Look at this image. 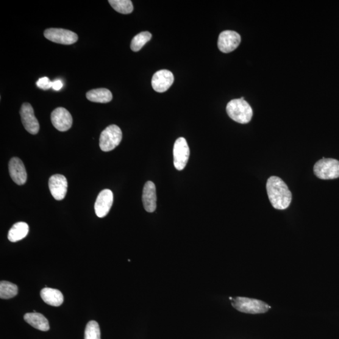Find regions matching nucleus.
I'll list each match as a JSON object with an SVG mask.
<instances>
[{
  "mask_svg": "<svg viewBox=\"0 0 339 339\" xmlns=\"http://www.w3.org/2000/svg\"><path fill=\"white\" fill-rule=\"evenodd\" d=\"M266 190L269 201L274 209L285 210L290 206L292 199L291 192L280 178L269 177L266 183Z\"/></svg>",
  "mask_w": 339,
  "mask_h": 339,
  "instance_id": "1",
  "label": "nucleus"
},
{
  "mask_svg": "<svg viewBox=\"0 0 339 339\" xmlns=\"http://www.w3.org/2000/svg\"><path fill=\"white\" fill-rule=\"evenodd\" d=\"M227 115L232 120L241 124L248 123L252 117V110L243 97L232 99L227 105Z\"/></svg>",
  "mask_w": 339,
  "mask_h": 339,
  "instance_id": "2",
  "label": "nucleus"
},
{
  "mask_svg": "<svg viewBox=\"0 0 339 339\" xmlns=\"http://www.w3.org/2000/svg\"><path fill=\"white\" fill-rule=\"evenodd\" d=\"M232 307L241 312L258 314L267 312L270 307L261 300L238 296L231 300Z\"/></svg>",
  "mask_w": 339,
  "mask_h": 339,
  "instance_id": "3",
  "label": "nucleus"
},
{
  "mask_svg": "<svg viewBox=\"0 0 339 339\" xmlns=\"http://www.w3.org/2000/svg\"><path fill=\"white\" fill-rule=\"evenodd\" d=\"M313 172L316 177L322 180L337 179L339 178V161L323 157L315 164Z\"/></svg>",
  "mask_w": 339,
  "mask_h": 339,
  "instance_id": "4",
  "label": "nucleus"
},
{
  "mask_svg": "<svg viewBox=\"0 0 339 339\" xmlns=\"http://www.w3.org/2000/svg\"><path fill=\"white\" fill-rule=\"evenodd\" d=\"M122 132L115 124L110 125L102 131L99 138V146L102 151L110 152L117 147L122 140Z\"/></svg>",
  "mask_w": 339,
  "mask_h": 339,
  "instance_id": "5",
  "label": "nucleus"
},
{
  "mask_svg": "<svg viewBox=\"0 0 339 339\" xmlns=\"http://www.w3.org/2000/svg\"><path fill=\"white\" fill-rule=\"evenodd\" d=\"M44 36L53 43L63 44V45H71L76 43L78 40V36L76 33L69 30L62 29H49L44 32Z\"/></svg>",
  "mask_w": 339,
  "mask_h": 339,
  "instance_id": "6",
  "label": "nucleus"
},
{
  "mask_svg": "<svg viewBox=\"0 0 339 339\" xmlns=\"http://www.w3.org/2000/svg\"><path fill=\"white\" fill-rule=\"evenodd\" d=\"M190 156V149L184 138H178L174 146V163L178 171L184 169Z\"/></svg>",
  "mask_w": 339,
  "mask_h": 339,
  "instance_id": "7",
  "label": "nucleus"
},
{
  "mask_svg": "<svg viewBox=\"0 0 339 339\" xmlns=\"http://www.w3.org/2000/svg\"><path fill=\"white\" fill-rule=\"evenodd\" d=\"M241 41V36L238 33L232 30H226L219 36L218 48L222 52L227 54L237 49Z\"/></svg>",
  "mask_w": 339,
  "mask_h": 339,
  "instance_id": "8",
  "label": "nucleus"
},
{
  "mask_svg": "<svg viewBox=\"0 0 339 339\" xmlns=\"http://www.w3.org/2000/svg\"><path fill=\"white\" fill-rule=\"evenodd\" d=\"M22 122L25 129L32 135L37 134L40 126L34 115V111L31 104L26 102L22 104L20 111Z\"/></svg>",
  "mask_w": 339,
  "mask_h": 339,
  "instance_id": "9",
  "label": "nucleus"
},
{
  "mask_svg": "<svg viewBox=\"0 0 339 339\" xmlns=\"http://www.w3.org/2000/svg\"><path fill=\"white\" fill-rule=\"evenodd\" d=\"M49 187L53 197L57 201H61L65 198L68 192V180L62 175H54L49 179Z\"/></svg>",
  "mask_w": 339,
  "mask_h": 339,
  "instance_id": "10",
  "label": "nucleus"
},
{
  "mask_svg": "<svg viewBox=\"0 0 339 339\" xmlns=\"http://www.w3.org/2000/svg\"><path fill=\"white\" fill-rule=\"evenodd\" d=\"M174 76L172 72L163 69L158 71L154 75L152 80L153 89L157 93H164L173 84Z\"/></svg>",
  "mask_w": 339,
  "mask_h": 339,
  "instance_id": "11",
  "label": "nucleus"
},
{
  "mask_svg": "<svg viewBox=\"0 0 339 339\" xmlns=\"http://www.w3.org/2000/svg\"><path fill=\"white\" fill-rule=\"evenodd\" d=\"M53 126L60 132H66L71 129L72 125V117L71 113L63 108H57L51 114Z\"/></svg>",
  "mask_w": 339,
  "mask_h": 339,
  "instance_id": "12",
  "label": "nucleus"
},
{
  "mask_svg": "<svg viewBox=\"0 0 339 339\" xmlns=\"http://www.w3.org/2000/svg\"><path fill=\"white\" fill-rule=\"evenodd\" d=\"M113 203V194L110 189H104L97 197L94 209L97 216L104 218L109 213Z\"/></svg>",
  "mask_w": 339,
  "mask_h": 339,
  "instance_id": "13",
  "label": "nucleus"
},
{
  "mask_svg": "<svg viewBox=\"0 0 339 339\" xmlns=\"http://www.w3.org/2000/svg\"><path fill=\"white\" fill-rule=\"evenodd\" d=\"M8 168H9L10 177L14 182L19 185H24L26 183L27 171L24 163L20 158H12L10 161Z\"/></svg>",
  "mask_w": 339,
  "mask_h": 339,
  "instance_id": "14",
  "label": "nucleus"
},
{
  "mask_svg": "<svg viewBox=\"0 0 339 339\" xmlns=\"http://www.w3.org/2000/svg\"><path fill=\"white\" fill-rule=\"evenodd\" d=\"M142 201L144 209L148 213H154L157 208L156 187L154 182H147L144 186Z\"/></svg>",
  "mask_w": 339,
  "mask_h": 339,
  "instance_id": "15",
  "label": "nucleus"
},
{
  "mask_svg": "<svg viewBox=\"0 0 339 339\" xmlns=\"http://www.w3.org/2000/svg\"><path fill=\"white\" fill-rule=\"evenodd\" d=\"M40 296L44 302L51 306L59 307L63 302V294L57 289L44 288L41 290Z\"/></svg>",
  "mask_w": 339,
  "mask_h": 339,
  "instance_id": "16",
  "label": "nucleus"
},
{
  "mask_svg": "<svg viewBox=\"0 0 339 339\" xmlns=\"http://www.w3.org/2000/svg\"><path fill=\"white\" fill-rule=\"evenodd\" d=\"M24 320L30 326L41 331H48L50 329L48 320L43 314L33 312L24 315Z\"/></svg>",
  "mask_w": 339,
  "mask_h": 339,
  "instance_id": "17",
  "label": "nucleus"
},
{
  "mask_svg": "<svg viewBox=\"0 0 339 339\" xmlns=\"http://www.w3.org/2000/svg\"><path fill=\"white\" fill-rule=\"evenodd\" d=\"M86 98L92 102L108 103L112 100L113 95L111 92L107 89L99 88L88 92Z\"/></svg>",
  "mask_w": 339,
  "mask_h": 339,
  "instance_id": "18",
  "label": "nucleus"
},
{
  "mask_svg": "<svg viewBox=\"0 0 339 339\" xmlns=\"http://www.w3.org/2000/svg\"><path fill=\"white\" fill-rule=\"evenodd\" d=\"M29 232V227L26 222H19L13 225L8 232V239L10 241L15 243L23 240Z\"/></svg>",
  "mask_w": 339,
  "mask_h": 339,
  "instance_id": "19",
  "label": "nucleus"
},
{
  "mask_svg": "<svg viewBox=\"0 0 339 339\" xmlns=\"http://www.w3.org/2000/svg\"><path fill=\"white\" fill-rule=\"evenodd\" d=\"M18 294V287L15 284L7 281H2L0 283V298L10 299Z\"/></svg>",
  "mask_w": 339,
  "mask_h": 339,
  "instance_id": "20",
  "label": "nucleus"
},
{
  "mask_svg": "<svg viewBox=\"0 0 339 339\" xmlns=\"http://www.w3.org/2000/svg\"><path fill=\"white\" fill-rule=\"evenodd\" d=\"M152 35L149 32H143L138 33L133 38L132 43H131V49L133 52H138L140 51L142 47L145 45L150 40H151Z\"/></svg>",
  "mask_w": 339,
  "mask_h": 339,
  "instance_id": "21",
  "label": "nucleus"
},
{
  "mask_svg": "<svg viewBox=\"0 0 339 339\" xmlns=\"http://www.w3.org/2000/svg\"><path fill=\"white\" fill-rule=\"evenodd\" d=\"M108 2L113 9L119 13L130 14L133 11V5L130 0H110Z\"/></svg>",
  "mask_w": 339,
  "mask_h": 339,
  "instance_id": "22",
  "label": "nucleus"
},
{
  "mask_svg": "<svg viewBox=\"0 0 339 339\" xmlns=\"http://www.w3.org/2000/svg\"><path fill=\"white\" fill-rule=\"evenodd\" d=\"M84 339H101V332L98 322L91 321L86 326Z\"/></svg>",
  "mask_w": 339,
  "mask_h": 339,
  "instance_id": "23",
  "label": "nucleus"
},
{
  "mask_svg": "<svg viewBox=\"0 0 339 339\" xmlns=\"http://www.w3.org/2000/svg\"><path fill=\"white\" fill-rule=\"evenodd\" d=\"M37 86L41 90H47L52 88V82L48 77H44L38 80Z\"/></svg>",
  "mask_w": 339,
  "mask_h": 339,
  "instance_id": "24",
  "label": "nucleus"
},
{
  "mask_svg": "<svg viewBox=\"0 0 339 339\" xmlns=\"http://www.w3.org/2000/svg\"><path fill=\"white\" fill-rule=\"evenodd\" d=\"M63 87L62 81L60 80H56L52 82V89L55 91H59Z\"/></svg>",
  "mask_w": 339,
  "mask_h": 339,
  "instance_id": "25",
  "label": "nucleus"
}]
</instances>
